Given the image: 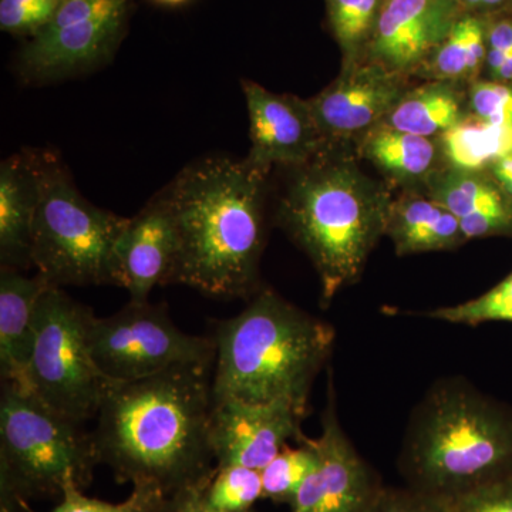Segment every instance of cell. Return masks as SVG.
I'll list each match as a JSON object with an SVG mask.
<instances>
[{"instance_id": "cell-11", "label": "cell", "mask_w": 512, "mask_h": 512, "mask_svg": "<svg viewBox=\"0 0 512 512\" xmlns=\"http://www.w3.org/2000/svg\"><path fill=\"white\" fill-rule=\"evenodd\" d=\"M320 436L312 439L318 464L291 505L292 512H369L382 490L375 471L360 457L336 412L332 372Z\"/></svg>"}, {"instance_id": "cell-16", "label": "cell", "mask_w": 512, "mask_h": 512, "mask_svg": "<svg viewBox=\"0 0 512 512\" xmlns=\"http://www.w3.org/2000/svg\"><path fill=\"white\" fill-rule=\"evenodd\" d=\"M119 286L131 302H148L156 286L171 285L177 258V235L170 211L156 195L130 218L116 251Z\"/></svg>"}, {"instance_id": "cell-39", "label": "cell", "mask_w": 512, "mask_h": 512, "mask_svg": "<svg viewBox=\"0 0 512 512\" xmlns=\"http://www.w3.org/2000/svg\"><path fill=\"white\" fill-rule=\"evenodd\" d=\"M154 2L160 3V5L165 6H180L184 5L188 0H154Z\"/></svg>"}, {"instance_id": "cell-25", "label": "cell", "mask_w": 512, "mask_h": 512, "mask_svg": "<svg viewBox=\"0 0 512 512\" xmlns=\"http://www.w3.org/2000/svg\"><path fill=\"white\" fill-rule=\"evenodd\" d=\"M325 5L343 67L359 63L365 59L386 0H325Z\"/></svg>"}, {"instance_id": "cell-30", "label": "cell", "mask_w": 512, "mask_h": 512, "mask_svg": "<svg viewBox=\"0 0 512 512\" xmlns=\"http://www.w3.org/2000/svg\"><path fill=\"white\" fill-rule=\"evenodd\" d=\"M60 5L55 3L0 0V29L10 35L35 36L52 20Z\"/></svg>"}, {"instance_id": "cell-21", "label": "cell", "mask_w": 512, "mask_h": 512, "mask_svg": "<svg viewBox=\"0 0 512 512\" xmlns=\"http://www.w3.org/2000/svg\"><path fill=\"white\" fill-rule=\"evenodd\" d=\"M363 158L397 183L429 181L444 161L439 138L416 136L379 124L359 138Z\"/></svg>"}, {"instance_id": "cell-12", "label": "cell", "mask_w": 512, "mask_h": 512, "mask_svg": "<svg viewBox=\"0 0 512 512\" xmlns=\"http://www.w3.org/2000/svg\"><path fill=\"white\" fill-rule=\"evenodd\" d=\"M308 410L286 400L244 403L212 400L211 446L217 467L262 471L291 441L301 443Z\"/></svg>"}, {"instance_id": "cell-17", "label": "cell", "mask_w": 512, "mask_h": 512, "mask_svg": "<svg viewBox=\"0 0 512 512\" xmlns=\"http://www.w3.org/2000/svg\"><path fill=\"white\" fill-rule=\"evenodd\" d=\"M426 184L427 195L457 218L467 241L512 235V200L484 171L446 165Z\"/></svg>"}, {"instance_id": "cell-28", "label": "cell", "mask_w": 512, "mask_h": 512, "mask_svg": "<svg viewBox=\"0 0 512 512\" xmlns=\"http://www.w3.org/2000/svg\"><path fill=\"white\" fill-rule=\"evenodd\" d=\"M431 319L456 325L477 326L487 322L512 323V272L500 284L476 299L427 312Z\"/></svg>"}, {"instance_id": "cell-23", "label": "cell", "mask_w": 512, "mask_h": 512, "mask_svg": "<svg viewBox=\"0 0 512 512\" xmlns=\"http://www.w3.org/2000/svg\"><path fill=\"white\" fill-rule=\"evenodd\" d=\"M487 28L488 16L464 12L417 74L439 82L474 80L487 62Z\"/></svg>"}, {"instance_id": "cell-35", "label": "cell", "mask_w": 512, "mask_h": 512, "mask_svg": "<svg viewBox=\"0 0 512 512\" xmlns=\"http://www.w3.org/2000/svg\"><path fill=\"white\" fill-rule=\"evenodd\" d=\"M207 483L208 481H205V483L185 488L183 491L170 495L165 498L157 512H228L214 507L205 500L204 485Z\"/></svg>"}, {"instance_id": "cell-3", "label": "cell", "mask_w": 512, "mask_h": 512, "mask_svg": "<svg viewBox=\"0 0 512 512\" xmlns=\"http://www.w3.org/2000/svg\"><path fill=\"white\" fill-rule=\"evenodd\" d=\"M289 170L278 221L315 266L326 306L362 275L377 242L386 237L394 200L353 161L330 154L329 147Z\"/></svg>"}, {"instance_id": "cell-26", "label": "cell", "mask_w": 512, "mask_h": 512, "mask_svg": "<svg viewBox=\"0 0 512 512\" xmlns=\"http://www.w3.org/2000/svg\"><path fill=\"white\" fill-rule=\"evenodd\" d=\"M298 447L285 446L278 456L261 471L264 498L278 504L292 505L306 478L318 464V451L312 439L298 443Z\"/></svg>"}, {"instance_id": "cell-36", "label": "cell", "mask_w": 512, "mask_h": 512, "mask_svg": "<svg viewBox=\"0 0 512 512\" xmlns=\"http://www.w3.org/2000/svg\"><path fill=\"white\" fill-rule=\"evenodd\" d=\"M464 12L481 16L498 15L501 10L512 5V0H457Z\"/></svg>"}, {"instance_id": "cell-18", "label": "cell", "mask_w": 512, "mask_h": 512, "mask_svg": "<svg viewBox=\"0 0 512 512\" xmlns=\"http://www.w3.org/2000/svg\"><path fill=\"white\" fill-rule=\"evenodd\" d=\"M47 282L39 274L0 268V375L2 383L25 387L36 343V308Z\"/></svg>"}, {"instance_id": "cell-22", "label": "cell", "mask_w": 512, "mask_h": 512, "mask_svg": "<svg viewBox=\"0 0 512 512\" xmlns=\"http://www.w3.org/2000/svg\"><path fill=\"white\" fill-rule=\"evenodd\" d=\"M464 104L460 84L430 80L407 90L383 123L416 136L440 138L466 117Z\"/></svg>"}, {"instance_id": "cell-24", "label": "cell", "mask_w": 512, "mask_h": 512, "mask_svg": "<svg viewBox=\"0 0 512 512\" xmlns=\"http://www.w3.org/2000/svg\"><path fill=\"white\" fill-rule=\"evenodd\" d=\"M439 140L448 167L490 170L500 158L512 153V124H494L468 113Z\"/></svg>"}, {"instance_id": "cell-33", "label": "cell", "mask_w": 512, "mask_h": 512, "mask_svg": "<svg viewBox=\"0 0 512 512\" xmlns=\"http://www.w3.org/2000/svg\"><path fill=\"white\" fill-rule=\"evenodd\" d=\"M457 512H512V473L451 498Z\"/></svg>"}, {"instance_id": "cell-32", "label": "cell", "mask_w": 512, "mask_h": 512, "mask_svg": "<svg viewBox=\"0 0 512 512\" xmlns=\"http://www.w3.org/2000/svg\"><path fill=\"white\" fill-rule=\"evenodd\" d=\"M470 113L494 124H512V87L501 82H474L468 92Z\"/></svg>"}, {"instance_id": "cell-29", "label": "cell", "mask_w": 512, "mask_h": 512, "mask_svg": "<svg viewBox=\"0 0 512 512\" xmlns=\"http://www.w3.org/2000/svg\"><path fill=\"white\" fill-rule=\"evenodd\" d=\"M163 491L153 485H133V493L121 503L90 498L76 484H67L62 494V503L52 512H157L165 500ZM23 512H33L23 505Z\"/></svg>"}, {"instance_id": "cell-6", "label": "cell", "mask_w": 512, "mask_h": 512, "mask_svg": "<svg viewBox=\"0 0 512 512\" xmlns=\"http://www.w3.org/2000/svg\"><path fill=\"white\" fill-rule=\"evenodd\" d=\"M93 434L28 389L2 383L0 500L2 512L23 511L32 498L62 495L67 484L89 487L99 466Z\"/></svg>"}, {"instance_id": "cell-27", "label": "cell", "mask_w": 512, "mask_h": 512, "mask_svg": "<svg viewBox=\"0 0 512 512\" xmlns=\"http://www.w3.org/2000/svg\"><path fill=\"white\" fill-rule=\"evenodd\" d=\"M204 497L214 507L228 512H248L256 501L264 498L262 474L242 466L215 467Z\"/></svg>"}, {"instance_id": "cell-5", "label": "cell", "mask_w": 512, "mask_h": 512, "mask_svg": "<svg viewBox=\"0 0 512 512\" xmlns=\"http://www.w3.org/2000/svg\"><path fill=\"white\" fill-rule=\"evenodd\" d=\"M400 473L423 493L454 498L512 473V410L461 377L431 386L412 414Z\"/></svg>"}, {"instance_id": "cell-9", "label": "cell", "mask_w": 512, "mask_h": 512, "mask_svg": "<svg viewBox=\"0 0 512 512\" xmlns=\"http://www.w3.org/2000/svg\"><path fill=\"white\" fill-rule=\"evenodd\" d=\"M90 348L101 373L113 383L136 382L185 363L214 365L215 340L183 332L165 303L128 302L97 318L89 328Z\"/></svg>"}, {"instance_id": "cell-1", "label": "cell", "mask_w": 512, "mask_h": 512, "mask_svg": "<svg viewBox=\"0 0 512 512\" xmlns=\"http://www.w3.org/2000/svg\"><path fill=\"white\" fill-rule=\"evenodd\" d=\"M212 369L185 363L136 382L113 383L93 440L117 483L153 485L170 497L210 480Z\"/></svg>"}, {"instance_id": "cell-7", "label": "cell", "mask_w": 512, "mask_h": 512, "mask_svg": "<svg viewBox=\"0 0 512 512\" xmlns=\"http://www.w3.org/2000/svg\"><path fill=\"white\" fill-rule=\"evenodd\" d=\"M36 163L32 264L37 274L57 288L119 286L116 251L130 218L86 200L66 165L50 151H36Z\"/></svg>"}, {"instance_id": "cell-19", "label": "cell", "mask_w": 512, "mask_h": 512, "mask_svg": "<svg viewBox=\"0 0 512 512\" xmlns=\"http://www.w3.org/2000/svg\"><path fill=\"white\" fill-rule=\"evenodd\" d=\"M39 178L36 151L6 158L0 165V266L32 268V234Z\"/></svg>"}, {"instance_id": "cell-4", "label": "cell", "mask_w": 512, "mask_h": 512, "mask_svg": "<svg viewBox=\"0 0 512 512\" xmlns=\"http://www.w3.org/2000/svg\"><path fill=\"white\" fill-rule=\"evenodd\" d=\"M212 400L271 403L286 400L308 410L309 392L328 362L336 332L261 288L234 318L218 320Z\"/></svg>"}, {"instance_id": "cell-15", "label": "cell", "mask_w": 512, "mask_h": 512, "mask_svg": "<svg viewBox=\"0 0 512 512\" xmlns=\"http://www.w3.org/2000/svg\"><path fill=\"white\" fill-rule=\"evenodd\" d=\"M463 13L457 0H386L363 60L417 76Z\"/></svg>"}, {"instance_id": "cell-2", "label": "cell", "mask_w": 512, "mask_h": 512, "mask_svg": "<svg viewBox=\"0 0 512 512\" xmlns=\"http://www.w3.org/2000/svg\"><path fill=\"white\" fill-rule=\"evenodd\" d=\"M268 174L247 158L211 156L185 167L158 194L177 235L171 284L220 299L261 289Z\"/></svg>"}, {"instance_id": "cell-34", "label": "cell", "mask_w": 512, "mask_h": 512, "mask_svg": "<svg viewBox=\"0 0 512 512\" xmlns=\"http://www.w3.org/2000/svg\"><path fill=\"white\" fill-rule=\"evenodd\" d=\"M511 52L512 18L488 16L487 62H485L488 73L494 72Z\"/></svg>"}, {"instance_id": "cell-8", "label": "cell", "mask_w": 512, "mask_h": 512, "mask_svg": "<svg viewBox=\"0 0 512 512\" xmlns=\"http://www.w3.org/2000/svg\"><path fill=\"white\" fill-rule=\"evenodd\" d=\"M93 311L49 285L36 308V343L23 389L77 423L99 413L111 380L90 348Z\"/></svg>"}, {"instance_id": "cell-14", "label": "cell", "mask_w": 512, "mask_h": 512, "mask_svg": "<svg viewBox=\"0 0 512 512\" xmlns=\"http://www.w3.org/2000/svg\"><path fill=\"white\" fill-rule=\"evenodd\" d=\"M242 90L249 116V163L268 173L274 167H301L329 147L308 100L269 92L251 80H242Z\"/></svg>"}, {"instance_id": "cell-31", "label": "cell", "mask_w": 512, "mask_h": 512, "mask_svg": "<svg viewBox=\"0 0 512 512\" xmlns=\"http://www.w3.org/2000/svg\"><path fill=\"white\" fill-rule=\"evenodd\" d=\"M369 512H457L453 500L404 488L382 487Z\"/></svg>"}, {"instance_id": "cell-10", "label": "cell", "mask_w": 512, "mask_h": 512, "mask_svg": "<svg viewBox=\"0 0 512 512\" xmlns=\"http://www.w3.org/2000/svg\"><path fill=\"white\" fill-rule=\"evenodd\" d=\"M130 0H63L52 20L20 50L29 82H53L106 62L126 32Z\"/></svg>"}, {"instance_id": "cell-38", "label": "cell", "mask_w": 512, "mask_h": 512, "mask_svg": "<svg viewBox=\"0 0 512 512\" xmlns=\"http://www.w3.org/2000/svg\"><path fill=\"white\" fill-rule=\"evenodd\" d=\"M495 82L507 83L512 82V52L505 57L503 63L490 73Z\"/></svg>"}, {"instance_id": "cell-20", "label": "cell", "mask_w": 512, "mask_h": 512, "mask_svg": "<svg viewBox=\"0 0 512 512\" xmlns=\"http://www.w3.org/2000/svg\"><path fill=\"white\" fill-rule=\"evenodd\" d=\"M386 237L397 255L453 251L467 241L460 222L429 195H403L393 201Z\"/></svg>"}, {"instance_id": "cell-37", "label": "cell", "mask_w": 512, "mask_h": 512, "mask_svg": "<svg viewBox=\"0 0 512 512\" xmlns=\"http://www.w3.org/2000/svg\"><path fill=\"white\" fill-rule=\"evenodd\" d=\"M491 177L512 200V153L491 165Z\"/></svg>"}, {"instance_id": "cell-13", "label": "cell", "mask_w": 512, "mask_h": 512, "mask_svg": "<svg viewBox=\"0 0 512 512\" xmlns=\"http://www.w3.org/2000/svg\"><path fill=\"white\" fill-rule=\"evenodd\" d=\"M406 76L360 60L343 67L338 79L308 100L320 133L329 146L365 136L382 124L407 93Z\"/></svg>"}]
</instances>
